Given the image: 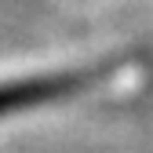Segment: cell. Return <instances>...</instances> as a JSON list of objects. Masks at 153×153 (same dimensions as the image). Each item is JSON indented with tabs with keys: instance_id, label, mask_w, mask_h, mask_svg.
<instances>
[{
	"instance_id": "1",
	"label": "cell",
	"mask_w": 153,
	"mask_h": 153,
	"mask_svg": "<svg viewBox=\"0 0 153 153\" xmlns=\"http://www.w3.org/2000/svg\"><path fill=\"white\" fill-rule=\"evenodd\" d=\"M102 76H106V66L7 80V84H0V117H7L15 109H26V106H40V102H55V99H66V95H76V91H84L91 84H99Z\"/></svg>"
}]
</instances>
